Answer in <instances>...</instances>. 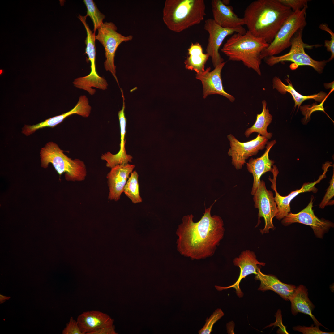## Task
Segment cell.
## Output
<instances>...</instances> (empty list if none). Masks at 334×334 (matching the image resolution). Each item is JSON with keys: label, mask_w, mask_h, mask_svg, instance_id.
Returning <instances> with one entry per match:
<instances>
[{"label": "cell", "mask_w": 334, "mask_h": 334, "mask_svg": "<svg viewBox=\"0 0 334 334\" xmlns=\"http://www.w3.org/2000/svg\"><path fill=\"white\" fill-rule=\"evenodd\" d=\"M308 290L304 285H300L297 287L294 293L289 301L291 303L292 314L295 316L299 313L309 315L313 320L315 325L324 327L316 319L312 314L315 306L308 297Z\"/></svg>", "instance_id": "44dd1931"}, {"label": "cell", "mask_w": 334, "mask_h": 334, "mask_svg": "<svg viewBox=\"0 0 334 334\" xmlns=\"http://www.w3.org/2000/svg\"><path fill=\"white\" fill-rule=\"evenodd\" d=\"M334 173L332 179L330 180V185L327 190V191L319 205V208L323 209L328 205L331 199L334 196Z\"/></svg>", "instance_id": "d6a6232c"}, {"label": "cell", "mask_w": 334, "mask_h": 334, "mask_svg": "<svg viewBox=\"0 0 334 334\" xmlns=\"http://www.w3.org/2000/svg\"><path fill=\"white\" fill-rule=\"evenodd\" d=\"M97 29L98 32L95 36V39L99 41L105 49L106 60L104 63L105 68L106 71L111 73L119 85L116 75V66L114 62L115 52L122 43L131 41L133 36L131 35L125 36L118 33L117 31V27L111 22L103 23Z\"/></svg>", "instance_id": "ba28073f"}, {"label": "cell", "mask_w": 334, "mask_h": 334, "mask_svg": "<svg viewBox=\"0 0 334 334\" xmlns=\"http://www.w3.org/2000/svg\"><path fill=\"white\" fill-rule=\"evenodd\" d=\"M283 4L290 7L292 11L301 10L308 8V0H278Z\"/></svg>", "instance_id": "1f68e13d"}, {"label": "cell", "mask_w": 334, "mask_h": 334, "mask_svg": "<svg viewBox=\"0 0 334 334\" xmlns=\"http://www.w3.org/2000/svg\"><path fill=\"white\" fill-rule=\"evenodd\" d=\"M10 297L6 296H3L2 295H0V303H2L4 302L6 300H8L10 299Z\"/></svg>", "instance_id": "d590c367"}, {"label": "cell", "mask_w": 334, "mask_h": 334, "mask_svg": "<svg viewBox=\"0 0 334 334\" xmlns=\"http://www.w3.org/2000/svg\"><path fill=\"white\" fill-rule=\"evenodd\" d=\"M83 1L87 8L86 16H89L92 20L95 33L96 30L103 23V21L105 16L100 12L93 0H84Z\"/></svg>", "instance_id": "83f0119b"}, {"label": "cell", "mask_w": 334, "mask_h": 334, "mask_svg": "<svg viewBox=\"0 0 334 334\" xmlns=\"http://www.w3.org/2000/svg\"><path fill=\"white\" fill-rule=\"evenodd\" d=\"M91 109L88 98L85 95H81L79 97L76 104L73 109L66 113L55 116V120L57 124L58 125L66 117L74 114L84 118H87L91 113Z\"/></svg>", "instance_id": "484cf974"}, {"label": "cell", "mask_w": 334, "mask_h": 334, "mask_svg": "<svg viewBox=\"0 0 334 334\" xmlns=\"http://www.w3.org/2000/svg\"><path fill=\"white\" fill-rule=\"evenodd\" d=\"M135 167V165L128 163L118 165L111 168L106 177L109 191V199L117 201L120 199L127 179Z\"/></svg>", "instance_id": "2e32d148"}, {"label": "cell", "mask_w": 334, "mask_h": 334, "mask_svg": "<svg viewBox=\"0 0 334 334\" xmlns=\"http://www.w3.org/2000/svg\"><path fill=\"white\" fill-rule=\"evenodd\" d=\"M303 29H300L293 36L291 40L289 52L280 56H272L264 58L265 63L273 66L280 62L291 61L297 66H308L312 67L319 73L322 72L328 60L317 61L314 60L305 52L304 49L311 48L314 45L304 43L302 39Z\"/></svg>", "instance_id": "52a82bcc"}, {"label": "cell", "mask_w": 334, "mask_h": 334, "mask_svg": "<svg viewBox=\"0 0 334 334\" xmlns=\"http://www.w3.org/2000/svg\"><path fill=\"white\" fill-rule=\"evenodd\" d=\"M227 138L230 147L228 154L231 156L232 163L237 170L242 168L250 157L256 155L259 150L263 149L268 140L259 134L255 139L245 142H240L231 134Z\"/></svg>", "instance_id": "30bf717a"}, {"label": "cell", "mask_w": 334, "mask_h": 334, "mask_svg": "<svg viewBox=\"0 0 334 334\" xmlns=\"http://www.w3.org/2000/svg\"><path fill=\"white\" fill-rule=\"evenodd\" d=\"M222 1L223 3L226 5H228L230 2V1L229 0H222Z\"/></svg>", "instance_id": "8d00e7d4"}, {"label": "cell", "mask_w": 334, "mask_h": 334, "mask_svg": "<svg viewBox=\"0 0 334 334\" xmlns=\"http://www.w3.org/2000/svg\"><path fill=\"white\" fill-rule=\"evenodd\" d=\"M116 334L114 326L113 325L105 326L99 329L92 334Z\"/></svg>", "instance_id": "e575fe53"}, {"label": "cell", "mask_w": 334, "mask_h": 334, "mask_svg": "<svg viewBox=\"0 0 334 334\" xmlns=\"http://www.w3.org/2000/svg\"><path fill=\"white\" fill-rule=\"evenodd\" d=\"M138 177L136 171L132 172L124 189V193L134 203L141 202L142 200L139 192Z\"/></svg>", "instance_id": "4316f807"}, {"label": "cell", "mask_w": 334, "mask_h": 334, "mask_svg": "<svg viewBox=\"0 0 334 334\" xmlns=\"http://www.w3.org/2000/svg\"><path fill=\"white\" fill-rule=\"evenodd\" d=\"M223 62L210 71V67L201 73L196 74V78L201 81L203 87V97L205 98L212 94H219L225 96L231 102L235 100L234 96L226 92L224 90L221 76L222 70L225 64Z\"/></svg>", "instance_id": "5bb4252c"}, {"label": "cell", "mask_w": 334, "mask_h": 334, "mask_svg": "<svg viewBox=\"0 0 334 334\" xmlns=\"http://www.w3.org/2000/svg\"><path fill=\"white\" fill-rule=\"evenodd\" d=\"M262 104L263 110L262 112L257 114L256 120L254 124L250 127L247 128L245 132V135L246 137H248L254 132L258 133L268 139H270L272 136V134L268 132L267 128L272 121V116L270 113L268 109L266 108V101L263 100Z\"/></svg>", "instance_id": "d4e9b609"}, {"label": "cell", "mask_w": 334, "mask_h": 334, "mask_svg": "<svg viewBox=\"0 0 334 334\" xmlns=\"http://www.w3.org/2000/svg\"><path fill=\"white\" fill-rule=\"evenodd\" d=\"M62 333L63 334H84L81 331L77 320H75L72 317L70 318L69 322L66 324Z\"/></svg>", "instance_id": "836d02e7"}, {"label": "cell", "mask_w": 334, "mask_h": 334, "mask_svg": "<svg viewBox=\"0 0 334 334\" xmlns=\"http://www.w3.org/2000/svg\"><path fill=\"white\" fill-rule=\"evenodd\" d=\"M77 321L84 334H92L100 328L113 325V323L108 315L96 310L82 313L78 316Z\"/></svg>", "instance_id": "ffe728a7"}, {"label": "cell", "mask_w": 334, "mask_h": 334, "mask_svg": "<svg viewBox=\"0 0 334 334\" xmlns=\"http://www.w3.org/2000/svg\"><path fill=\"white\" fill-rule=\"evenodd\" d=\"M235 266L239 267L240 273L239 277L237 281L233 285L228 287H223L217 285L215 287L219 291L233 288L236 290V293L239 297L243 296V293L239 287V284L242 280L250 274H257V270L259 267V265L264 266L265 263L259 262L254 252L248 250L243 251L238 257L235 258L233 260Z\"/></svg>", "instance_id": "9a60e30c"}, {"label": "cell", "mask_w": 334, "mask_h": 334, "mask_svg": "<svg viewBox=\"0 0 334 334\" xmlns=\"http://www.w3.org/2000/svg\"><path fill=\"white\" fill-rule=\"evenodd\" d=\"M223 311L220 308L216 310L209 318L206 320L203 328L198 331L199 334H210L212 331L214 324L224 315Z\"/></svg>", "instance_id": "f1b7e54d"}, {"label": "cell", "mask_w": 334, "mask_h": 334, "mask_svg": "<svg viewBox=\"0 0 334 334\" xmlns=\"http://www.w3.org/2000/svg\"><path fill=\"white\" fill-rule=\"evenodd\" d=\"M273 167L272 172L273 174V178L272 179L270 177L269 179L272 183L271 187L275 193L274 199L277 208V212L275 217L276 219L280 220L290 212L291 202L298 194L305 192L312 191L316 192L317 191L315 185L320 181L325 175L323 173L320 176L318 180L313 182L305 183L300 189L291 192L287 196H282L278 192L276 188V180L278 171L275 165H273Z\"/></svg>", "instance_id": "4fadbf2b"}, {"label": "cell", "mask_w": 334, "mask_h": 334, "mask_svg": "<svg viewBox=\"0 0 334 334\" xmlns=\"http://www.w3.org/2000/svg\"><path fill=\"white\" fill-rule=\"evenodd\" d=\"M253 195L255 207L259 210L258 222L256 227L260 224V218L263 217L265 225L263 229H260V232L262 234L268 233L270 229H275L272 219L277 212L273 194L272 191L267 189L264 181L262 180Z\"/></svg>", "instance_id": "9c48e42d"}, {"label": "cell", "mask_w": 334, "mask_h": 334, "mask_svg": "<svg viewBox=\"0 0 334 334\" xmlns=\"http://www.w3.org/2000/svg\"><path fill=\"white\" fill-rule=\"evenodd\" d=\"M213 203L205 210L203 215L198 222L193 221L192 214L184 216L176 234L178 251L192 260H199L213 255L223 238L224 223L219 216L211 214Z\"/></svg>", "instance_id": "6da1fadb"}, {"label": "cell", "mask_w": 334, "mask_h": 334, "mask_svg": "<svg viewBox=\"0 0 334 334\" xmlns=\"http://www.w3.org/2000/svg\"><path fill=\"white\" fill-rule=\"evenodd\" d=\"M294 331H298L303 334H333L334 332H327L321 330L319 326L315 325L314 326L313 324L310 327H306L304 326L297 325L293 327Z\"/></svg>", "instance_id": "4dcf8cb0"}, {"label": "cell", "mask_w": 334, "mask_h": 334, "mask_svg": "<svg viewBox=\"0 0 334 334\" xmlns=\"http://www.w3.org/2000/svg\"><path fill=\"white\" fill-rule=\"evenodd\" d=\"M255 279L260 281L259 287L258 289L259 290L263 292L272 291L285 301H289L297 288L293 285L282 282L275 276L263 273L261 272L260 267L257 270Z\"/></svg>", "instance_id": "d6986e66"}, {"label": "cell", "mask_w": 334, "mask_h": 334, "mask_svg": "<svg viewBox=\"0 0 334 334\" xmlns=\"http://www.w3.org/2000/svg\"><path fill=\"white\" fill-rule=\"evenodd\" d=\"M314 197L307 206L299 212L296 214L289 212L282 219L281 223L285 226L293 223H298L310 226L312 229L315 236L322 238L324 233L331 228L334 227V223L323 218L320 219L315 214L312 209Z\"/></svg>", "instance_id": "7c38bea8"}, {"label": "cell", "mask_w": 334, "mask_h": 334, "mask_svg": "<svg viewBox=\"0 0 334 334\" xmlns=\"http://www.w3.org/2000/svg\"><path fill=\"white\" fill-rule=\"evenodd\" d=\"M63 152L55 143L49 142L47 143L40 151L41 167L46 168L51 163L60 176L65 173L67 181H84L87 175L84 162L77 158L72 160Z\"/></svg>", "instance_id": "5b68a950"}, {"label": "cell", "mask_w": 334, "mask_h": 334, "mask_svg": "<svg viewBox=\"0 0 334 334\" xmlns=\"http://www.w3.org/2000/svg\"><path fill=\"white\" fill-rule=\"evenodd\" d=\"M125 109L122 107L118 113L121 134L119 151L115 154H113L108 152L102 154L101 157L102 160L106 161V166L111 168L118 165H125L132 162V157L131 155L127 154L125 148L126 141L124 139L126 132V124Z\"/></svg>", "instance_id": "7402d4cb"}, {"label": "cell", "mask_w": 334, "mask_h": 334, "mask_svg": "<svg viewBox=\"0 0 334 334\" xmlns=\"http://www.w3.org/2000/svg\"><path fill=\"white\" fill-rule=\"evenodd\" d=\"M204 29L209 35L206 51L211 57L214 67L223 62L224 59L219 52V49L225 39L229 35L238 33L243 35L246 31L242 26L235 29L222 28L209 18L205 21Z\"/></svg>", "instance_id": "8fae6325"}, {"label": "cell", "mask_w": 334, "mask_h": 334, "mask_svg": "<svg viewBox=\"0 0 334 334\" xmlns=\"http://www.w3.org/2000/svg\"><path fill=\"white\" fill-rule=\"evenodd\" d=\"M205 8L203 0H166L163 19L170 30L179 32L203 20Z\"/></svg>", "instance_id": "277c9868"}, {"label": "cell", "mask_w": 334, "mask_h": 334, "mask_svg": "<svg viewBox=\"0 0 334 334\" xmlns=\"http://www.w3.org/2000/svg\"><path fill=\"white\" fill-rule=\"evenodd\" d=\"M187 56L184 63L185 68L197 74L205 71V65L210 57L204 54L201 45L198 42L191 43L188 49Z\"/></svg>", "instance_id": "cb8c5ba5"}, {"label": "cell", "mask_w": 334, "mask_h": 334, "mask_svg": "<svg viewBox=\"0 0 334 334\" xmlns=\"http://www.w3.org/2000/svg\"><path fill=\"white\" fill-rule=\"evenodd\" d=\"M292 12L278 0H256L246 8L243 18L248 31L270 44Z\"/></svg>", "instance_id": "7a4b0ae2"}, {"label": "cell", "mask_w": 334, "mask_h": 334, "mask_svg": "<svg viewBox=\"0 0 334 334\" xmlns=\"http://www.w3.org/2000/svg\"><path fill=\"white\" fill-rule=\"evenodd\" d=\"M276 143V140L267 142L264 154L259 157L256 159L251 158L248 163H246L248 171L252 174L254 178L251 192L252 195H254L258 188L262 175L267 172H272V166L275 161L269 158L268 154L271 148Z\"/></svg>", "instance_id": "ac0fdd59"}, {"label": "cell", "mask_w": 334, "mask_h": 334, "mask_svg": "<svg viewBox=\"0 0 334 334\" xmlns=\"http://www.w3.org/2000/svg\"><path fill=\"white\" fill-rule=\"evenodd\" d=\"M213 19L219 26L224 28L235 29L245 24L243 18H240L234 12L231 6L224 4L221 0L211 1Z\"/></svg>", "instance_id": "e0dca14e"}, {"label": "cell", "mask_w": 334, "mask_h": 334, "mask_svg": "<svg viewBox=\"0 0 334 334\" xmlns=\"http://www.w3.org/2000/svg\"><path fill=\"white\" fill-rule=\"evenodd\" d=\"M319 28L328 33L330 35V40L324 41V46L328 52H331V55L328 62L333 60L334 58V33L326 23H322L319 26Z\"/></svg>", "instance_id": "f546056e"}, {"label": "cell", "mask_w": 334, "mask_h": 334, "mask_svg": "<svg viewBox=\"0 0 334 334\" xmlns=\"http://www.w3.org/2000/svg\"><path fill=\"white\" fill-rule=\"evenodd\" d=\"M286 80L288 85L284 84L278 77H275L272 79V86L282 94H285L287 92L290 93L293 97L295 102V107L297 105L299 107L305 101L310 99H313L317 101L321 102L325 99L327 94L324 92H320L313 95L306 96L302 95L296 92L288 78Z\"/></svg>", "instance_id": "603a6c76"}, {"label": "cell", "mask_w": 334, "mask_h": 334, "mask_svg": "<svg viewBox=\"0 0 334 334\" xmlns=\"http://www.w3.org/2000/svg\"><path fill=\"white\" fill-rule=\"evenodd\" d=\"M307 8L304 7L301 10L293 11L272 42L261 52L260 58L262 60L277 54L291 46V40L293 36L306 25Z\"/></svg>", "instance_id": "8992f818"}, {"label": "cell", "mask_w": 334, "mask_h": 334, "mask_svg": "<svg viewBox=\"0 0 334 334\" xmlns=\"http://www.w3.org/2000/svg\"><path fill=\"white\" fill-rule=\"evenodd\" d=\"M263 39L256 37L249 31L243 35L235 33L227 40L221 51L232 61H241L259 75L261 52L269 45Z\"/></svg>", "instance_id": "3957f363"}]
</instances>
